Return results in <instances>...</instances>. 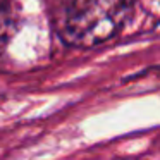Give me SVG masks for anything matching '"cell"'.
Listing matches in <instances>:
<instances>
[{
    "mask_svg": "<svg viewBox=\"0 0 160 160\" xmlns=\"http://www.w3.org/2000/svg\"><path fill=\"white\" fill-rule=\"evenodd\" d=\"M11 22H12L11 4H9V0H0V45L7 40Z\"/></svg>",
    "mask_w": 160,
    "mask_h": 160,
    "instance_id": "obj_2",
    "label": "cell"
},
{
    "mask_svg": "<svg viewBox=\"0 0 160 160\" xmlns=\"http://www.w3.org/2000/svg\"><path fill=\"white\" fill-rule=\"evenodd\" d=\"M134 0H53L52 19L60 38L81 48L114 38L131 16Z\"/></svg>",
    "mask_w": 160,
    "mask_h": 160,
    "instance_id": "obj_1",
    "label": "cell"
}]
</instances>
